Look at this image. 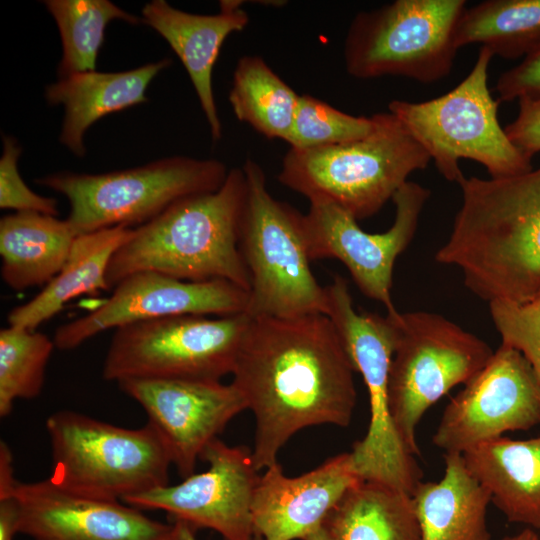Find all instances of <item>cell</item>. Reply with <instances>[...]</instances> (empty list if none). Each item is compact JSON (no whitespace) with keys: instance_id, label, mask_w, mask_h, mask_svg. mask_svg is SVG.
<instances>
[{"instance_id":"obj_10","label":"cell","mask_w":540,"mask_h":540,"mask_svg":"<svg viewBox=\"0 0 540 540\" xmlns=\"http://www.w3.org/2000/svg\"><path fill=\"white\" fill-rule=\"evenodd\" d=\"M465 0H395L358 12L344 42L346 71L357 79L398 76L431 84L447 77L459 50Z\"/></svg>"},{"instance_id":"obj_18","label":"cell","mask_w":540,"mask_h":540,"mask_svg":"<svg viewBox=\"0 0 540 540\" xmlns=\"http://www.w3.org/2000/svg\"><path fill=\"white\" fill-rule=\"evenodd\" d=\"M19 532L34 540H161L168 529L119 500L69 490L51 478L18 482Z\"/></svg>"},{"instance_id":"obj_28","label":"cell","mask_w":540,"mask_h":540,"mask_svg":"<svg viewBox=\"0 0 540 540\" xmlns=\"http://www.w3.org/2000/svg\"><path fill=\"white\" fill-rule=\"evenodd\" d=\"M300 95L257 55L241 57L229 102L235 117L268 139L286 142Z\"/></svg>"},{"instance_id":"obj_14","label":"cell","mask_w":540,"mask_h":540,"mask_svg":"<svg viewBox=\"0 0 540 540\" xmlns=\"http://www.w3.org/2000/svg\"><path fill=\"white\" fill-rule=\"evenodd\" d=\"M540 424V381L525 357L501 344L446 405L432 436L444 454Z\"/></svg>"},{"instance_id":"obj_7","label":"cell","mask_w":540,"mask_h":540,"mask_svg":"<svg viewBox=\"0 0 540 540\" xmlns=\"http://www.w3.org/2000/svg\"><path fill=\"white\" fill-rule=\"evenodd\" d=\"M57 484L92 497L119 500L168 485L172 460L150 425L128 429L62 410L46 420Z\"/></svg>"},{"instance_id":"obj_5","label":"cell","mask_w":540,"mask_h":540,"mask_svg":"<svg viewBox=\"0 0 540 540\" xmlns=\"http://www.w3.org/2000/svg\"><path fill=\"white\" fill-rule=\"evenodd\" d=\"M239 248L249 273L246 314L290 318L327 314L326 287L312 273L304 214L275 199L262 167L247 158Z\"/></svg>"},{"instance_id":"obj_38","label":"cell","mask_w":540,"mask_h":540,"mask_svg":"<svg viewBox=\"0 0 540 540\" xmlns=\"http://www.w3.org/2000/svg\"><path fill=\"white\" fill-rule=\"evenodd\" d=\"M161 540H197L195 528L183 520L174 519V522L169 524ZM253 540L264 539L260 535L255 534Z\"/></svg>"},{"instance_id":"obj_13","label":"cell","mask_w":540,"mask_h":540,"mask_svg":"<svg viewBox=\"0 0 540 540\" xmlns=\"http://www.w3.org/2000/svg\"><path fill=\"white\" fill-rule=\"evenodd\" d=\"M430 190L407 181L393 196L395 218L382 233H368L349 212L329 201H312L304 226L311 261L334 258L349 271L360 291L396 310L391 296L394 264L416 233Z\"/></svg>"},{"instance_id":"obj_15","label":"cell","mask_w":540,"mask_h":540,"mask_svg":"<svg viewBox=\"0 0 540 540\" xmlns=\"http://www.w3.org/2000/svg\"><path fill=\"white\" fill-rule=\"evenodd\" d=\"M209 467L176 485L125 499L138 509L162 510L196 528H209L224 540H253L252 502L259 480L251 450L219 438L201 454Z\"/></svg>"},{"instance_id":"obj_35","label":"cell","mask_w":540,"mask_h":540,"mask_svg":"<svg viewBox=\"0 0 540 540\" xmlns=\"http://www.w3.org/2000/svg\"><path fill=\"white\" fill-rule=\"evenodd\" d=\"M516 118L504 129L511 142L532 159L540 152V98L518 100Z\"/></svg>"},{"instance_id":"obj_16","label":"cell","mask_w":540,"mask_h":540,"mask_svg":"<svg viewBox=\"0 0 540 540\" xmlns=\"http://www.w3.org/2000/svg\"><path fill=\"white\" fill-rule=\"evenodd\" d=\"M248 292L226 280L185 281L154 271L131 274L90 313L57 328L59 350H72L111 328L176 315L245 313Z\"/></svg>"},{"instance_id":"obj_29","label":"cell","mask_w":540,"mask_h":540,"mask_svg":"<svg viewBox=\"0 0 540 540\" xmlns=\"http://www.w3.org/2000/svg\"><path fill=\"white\" fill-rule=\"evenodd\" d=\"M44 5L54 18L62 41L59 79L95 71L105 29L111 21L141 22V18L109 0H46Z\"/></svg>"},{"instance_id":"obj_6","label":"cell","mask_w":540,"mask_h":540,"mask_svg":"<svg viewBox=\"0 0 540 540\" xmlns=\"http://www.w3.org/2000/svg\"><path fill=\"white\" fill-rule=\"evenodd\" d=\"M494 55L480 47L469 74L446 94L422 102L392 100L395 115L429 154L438 172L457 184L465 177L460 159L485 167L490 178H506L532 169L531 158L518 149L498 120L500 101L488 88Z\"/></svg>"},{"instance_id":"obj_12","label":"cell","mask_w":540,"mask_h":540,"mask_svg":"<svg viewBox=\"0 0 540 540\" xmlns=\"http://www.w3.org/2000/svg\"><path fill=\"white\" fill-rule=\"evenodd\" d=\"M246 313L210 318L176 315L116 329L103 364V377L220 381L232 374L250 324Z\"/></svg>"},{"instance_id":"obj_23","label":"cell","mask_w":540,"mask_h":540,"mask_svg":"<svg viewBox=\"0 0 540 540\" xmlns=\"http://www.w3.org/2000/svg\"><path fill=\"white\" fill-rule=\"evenodd\" d=\"M438 482L421 481L411 494L421 540H491L489 491L467 468L461 454H444Z\"/></svg>"},{"instance_id":"obj_1","label":"cell","mask_w":540,"mask_h":540,"mask_svg":"<svg viewBox=\"0 0 540 540\" xmlns=\"http://www.w3.org/2000/svg\"><path fill=\"white\" fill-rule=\"evenodd\" d=\"M354 372L326 314L251 318L231 383L255 417L251 454L257 471L277 463L280 450L298 431L351 423Z\"/></svg>"},{"instance_id":"obj_11","label":"cell","mask_w":540,"mask_h":540,"mask_svg":"<svg viewBox=\"0 0 540 540\" xmlns=\"http://www.w3.org/2000/svg\"><path fill=\"white\" fill-rule=\"evenodd\" d=\"M397 339L389 372V406L397 433L420 455L417 427L426 411L465 384L491 359L484 340L442 315L415 311L395 316Z\"/></svg>"},{"instance_id":"obj_41","label":"cell","mask_w":540,"mask_h":540,"mask_svg":"<svg viewBox=\"0 0 540 540\" xmlns=\"http://www.w3.org/2000/svg\"><path fill=\"white\" fill-rule=\"evenodd\" d=\"M539 540H540V535H539Z\"/></svg>"},{"instance_id":"obj_30","label":"cell","mask_w":540,"mask_h":540,"mask_svg":"<svg viewBox=\"0 0 540 540\" xmlns=\"http://www.w3.org/2000/svg\"><path fill=\"white\" fill-rule=\"evenodd\" d=\"M47 335L8 326L0 330V416L7 417L17 399H33L43 388L55 348Z\"/></svg>"},{"instance_id":"obj_27","label":"cell","mask_w":540,"mask_h":540,"mask_svg":"<svg viewBox=\"0 0 540 540\" xmlns=\"http://www.w3.org/2000/svg\"><path fill=\"white\" fill-rule=\"evenodd\" d=\"M455 40L458 49L478 43L494 56L524 58L540 47V0H485L466 7Z\"/></svg>"},{"instance_id":"obj_26","label":"cell","mask_w":540,"mask_h":540,"mask_svg":"<svg viewBox=\"0 0 540 540\" xmlns=\"http://www.w3.org/2000/svg\"><path fill=\"white\" fill-rule=\"evenodd\" d=\"M335 540H421L411 494L360 480L323 522Z\"/></svg>"},{"instance_id":"obj_34","label":"cell","mask_w":540,"mask_h":540,"mask_svg":"<svg viewBox=\"0 0 540 540\" xmlns=\"http://www.w3.org/2000/svg\"><path fill=\"white\" fill-rule=\"evenodd\" d=\"M496 91L500 102L540 98V47L503 72L497 80Z\"/></svg>"},{"instance_id":"obj_24","label":"cell","mask_w":540,"mask_h":540,"mask_svg":"<svg viewBox=\"0 0 540 540\" xmlns=\"http://www.w3.org/2000/svg\"><path fill=\"white\" fill-rule=\"evenodd\" d=\"M132 232L133 228L119 225L77 236L60 272L33 299L10 311L9 326L33 331L71 299L109 290L106 282L109 263Z\"/></svg>"},{"instance_id":"obj_8","label":"cell","mask_w":540,"mask_h":540,"mask_svg":"<svg viewBox=\"0 0 540 540\" xmlns=\"http://www.w3.org/2000/svg\"><path fill=\"white\" fill-rule=\"evenodd\" d=\"M327 316L333 322L367 389L370 419L363 439L350 452L357 475L412 494L423 472L401 441L389 406V372L397 339L394 316L357 312L347 281L334 276L325 286Z\"/></svg>"},{"instance_id":"obj_9","label":"cell","mask_w":540,"mask_h":540,"mask_svg":"<svg viewBox=\"0 0 540 540\" xmlns=\"http://www.w3.org/2000/svg\"><path fill=\"white\" fill-rule=\"evenodd\" d=\"M229 170L216 159L173 156L100 174L59 172L35 180L64 195L77 236L119 225H143L175 202L218 190Z\"/></svg>"},{"instance_id":"obj_31","label":"cell","mask_w":540,"mask_h":540,"mask_svg":"<svg viewBox=\"0 0 540 540\" xmlns=\"http://www.w3.org/2000/svg\"><path fill=\"white\" fill-rule=\"evenodd\" d=\"M374 117L347 114L308 94L300 95L286 142L310 149L349 143L372 132Z\"/></svg>"},{"instance_id":"obj_2","label":"cell","mask_w":540,"mask_h":540,"mask_svg":"<svg viewBox=\"0 0 540 540\" xmlns=\"http://www.w3.org/2000/svg\"><path fill=\"white\" fill-rule=\"evenodd\" d=\"M458 185L462 203L436 261L457 267L488 303L532 299L540 292V167Z\"/></svg>"},{"instance_id":"obj_20","label":"cell","mask_w":540,"mask_h":540,"mask_svg":"<svg viewBox=\"0 0 540 540\" xmlns=\"http://www.w3.org/2000/svg\"><path fill=\"white\" fill-rule=\"evenodd\" d=\"M241 1L220 2L213 15L185 12L165 0H153L142 9L141 22L153 28L182 61L210 127L212 140L222 137V124L215 103L212 73L226 38L245 29L248 14Z\"/></svg>"},{"instance_id":"obj_3","label":"cell","mask_w":540,"mask_h":540,"mask_svg":"<svg viewBox=\"0 0 540 540\" xmlns=\"http://www.w3.org/2000/svg\"><path fill=\"white\" fill-rule=\"evenodd\" d=\"M246 192L242 167L232 168L218 190L181 199L133 229L109 263V290L131 274L154 271L185 281L226 280L249 293L239 248Z\"/></svg>"},{"instance_id":"obj_36","label":"cell","mask_w":540,"mask_h":540,"mask_svg":"<svg viewBox=\"0 0 540 540\" xmlns=\"http://www.w3.org/2000/svg\"><path fill=\"white\" fill-rule=\"evenodd\" d=\"M20 527V507L15 495L0 497V540H13Z\"/></svg>"},{"instance_id":"obj_32","label":"cell","mask_w":540,"mask_h":540,"mask_svg":"<svg viewBox=\"0 0 540 540\" xmlns=\"http://www.w3.org/2000/svg\"><path fill=\"white\" fill-rule=\"evenodd\" d=\"M489 309L501 344L519 351L540 381V292L521 303L492 301Z\"/></svg>"},{"instance_id":"obj_4","label":"cell","mask_w":540,"mask_h":540,"mask_svg":"<svg viewBox=\"0 0 540 540\" xmlns=\"http://www.w3.org/2000/svg\"><path fill=\"white\" fill-rule=\"evenodd\" d=\"M373 117L372 132L361 139L290 148L282 159L279 182L309 202H332L358 221L379 212L431 158L395 115L388 111Z\"/></svg>"},{"instance_id":"obj_40","label":"cell","mask_w":540,"mask_h":540,"mask_svg":"<svg viewBox=\"0 0 540 540\" xmlns=\"http://www.w3.org/2000/svg\"><path fill=\"white\" fill-rule=\"evenodd\" d=\"M304 540H335L330 533L323 527H319L310 533Z\"/></svg>"},{"instance_id":"obj_22","label":"cell","mask_w":540,"mask_h":540,"mask_svg":"<svg viewBox=\"0 0 540 540\" xmlns=\"http://www.w3.org/2000/svg\"><path fill=\"white\" fill-rule=\"evenodd\" d=\"M462 456L508 521L540 529V436L526 440L502 436Z\"/></svg>"},{"instance_id":"obj_19","label":"cell","mask_w":540,"mask_h":540,"mask_svg":"<svg viewBox=\"0 0 540 540\" xmlns=\"http://www.w3.org/2000/svg\"><path fill=\"white\" fill-rule=\"evenodd\" d=\"M362 480L350 452L329 458L300 476L288 477L277 463L264 469L254 492V532L264 540H304L346 492Z\"/></svg>"},{"instance_id":"obj_33","label":"cell","mask_w":540,"mask_h":540,"mask_svg":"<svg viewBox=\"0 0 540 540\" xmlns=\"http://www.w3.org/2000/svg\"><path fill=\"white\" fill-rule=\"evenodd\" d=\"M22 148L11 136L3 137V152L0 158V207L16 212H38L57 216V201L33 192L23 181L18 171V159Z\"/></svg>"},{"instance_id":"obj_39","label":"cell","mask_w":540,"mask_h":540,"mask_svg":"<svg viewBox=\"0 0 540 540\" xmlns=\"http://www.w3.org/2000/svg\"><path fill=\"white\" fill-rule=\"evenodd\" d=\"M502 540H539V535L532 528H525L515 535L506 536Z\"/></svg>"},{"instance_id":"obj_21","label":"cell","mask_w":540,"mask_h":540,"mask_svg":"<svg viewBox=\"0 0 540 540\" xmlns=\"http://www.w3.org/2000/svg\"><path fill=\"white\" fill-rule=\"evenodd\" d=\"M171 64V59L164 58L122 72H81L47 85L46 101L64 107L60 143L77 157H83L87 129L110 113L146 102L149 84Z\"/></svg>"},{"instance_id":"obj_37","label":"cell","mask_w":540,"mask_h":540,"mask_svg":"<svg viewBox=\"0 0 540 540\" xmlns=\"http://www.w3.org/2000/svg\"><path fill=\"white\" fill-rule=\"evenodd\" d=\"M19 481L14 477L13 455L3 440L0 441V497L13 495Z\"/></svg>"},{"instance_id":"obj_17","label":"cell","mask_w":540,"mask_h":540,"mask_svg":"<svg viewBox=\"0 0 540 540\" xmlns=\"http://www.w3.org/2000/svg\"><path fill=\"white\" fill-rule=\"evenodd\" d=\"M120 389L137 401L160 435L184 479L195 473L206 446L240 412L248 409L232 384L213 380L127 379Z\"/></svg>"},{"instance_id":"obj_25","label":"cell","mask_w":540,"mask_h":540,"mask_svg":"<svg viewBox=\"0 0 540 540\" xmlns=\"http://www.w3.org/2000/svg\"><path fill=\"white\" fill-rule=\"evenodd\" d=\"M76 238L67 220L15 212L0 220L1 277L14 290L48 284L64 266Z\"/></svg>"}]
</instances>
